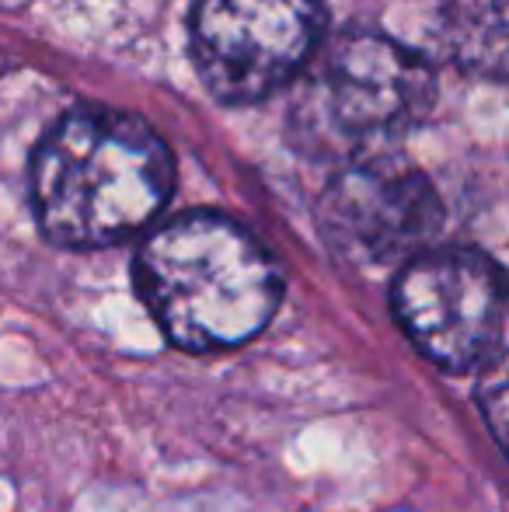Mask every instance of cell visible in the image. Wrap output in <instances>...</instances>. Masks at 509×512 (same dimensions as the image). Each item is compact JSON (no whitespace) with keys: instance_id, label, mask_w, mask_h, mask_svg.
I'll use <instances>...</instances> for the list:
<instances>
[{"instance_id":"6da1fadb","label":"cell","mask_w":509,"mask_h":512,"mask_svg":"<svg viewBox=\"0 0 509 512\" xmlns=\"http://www.w3.org/2000/svg\"><path fill=\"white\" fill-rule=\"evenodd\" d=\"M175 161L143 119L81 108L60 119L32 157V206L60 248H109L164 209Z\"/></svg>"},{"instance_id":"7a4b0ae2","label":"cell","mask_w":509,"mask_h":512,"mask_svg":"<svg viewBox=\"0 0 509 512\" xmlns=\"http://www.w3.org/2000/svg\"><path fill=\"white\" fill-rule=\"evenodd\" d=\"M136 286L168 342L185 352L245 345L283 297L276 258L220 213H185L157 227L136 255Z\"/></svg>"},{"instance_id":"3957f363","label":"cell","mask_w":509,"mask_h":512,"mask_svg":"<svg viewBox=\"0 0 509 512\" xmlns=\"http://www.w3.org/2000/svg\"><path fill=\"white\" fill-rule=\"evenodd\" d=\"M391 300L401 331L440 370L468 373L503 359V269L482 251H419L401 269Z\"/></svg>"},{"instance_id":"277c9868","label":"cell","mask_w":509,"mask_h":512,"mask_svg":"<svg viewBox=\"0 0 509 512\" xmlns=\"http://www.w3.org/2000/svg\"><path fill=\"white\" fill-rule=\"evenodd\" d=\"M321 28V0H196L192 63L213 98L252 105L307 67Z\"/></svg>"},{"instance_id":"5b68a950","label":"cell","mask_w":509,"mask_h":512,"mask_svg":"<svg viewBox=\"0 0 509 512\" xmlns=\"http://www.w3.org/2000/svg\"><path fill=\"white\" fill-rule=\"evenodd\" d=\"M426 60L377 32L339 39L311 84L307 115L318 136L353 154H374L405 136L433 105Z\"/></svg>"},{"instance_id":"8992f818","label":"cell","mask_w":509,"mask_h":512,"mask_svg":"<svg viewBox=\"0 0 509 512\" xmlns=\"http://www.w3.org/2000/svg\"><path fill=\"white\" fill-rule=\"evenodd\" d=\"M318 213L328 241L360 262L415 258L443 220L433 185L391 157H370L342 171L321 196Z\"/></svg>"},{"instance_id":"52a82bcc","label":"cell","mask_w":509,"mask_h":512,"mask_svg":"<svg viewBox=\"0 0 509 512\" xmlns=\"http://www.w3.org/2000/svg\"><path fill=\"white\" fill-rule=\"evenodd\" d=\"M443 46L464 67L499 77L506 67V0H454L443 11Z\"/></svg>"}]
</instances>
